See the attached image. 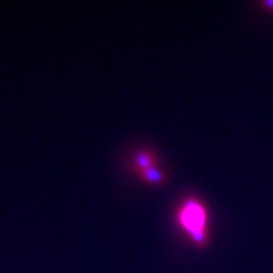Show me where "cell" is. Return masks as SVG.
<instances>
[{"label": "cell", "mask_w": 273, "mask_h": 273, "mask_svg": "<svg viewBox=\"0 0 273 273\" xmlns=\"http://www.w3.org/2000/svg\"><path fill=\"white\" fill-rule=\"evenodd\" d=\"M177 224L197 248L210 243V216L204 202L195 196L181 201L177 209Z\"/></svg>", "instance_id": "obj_1"}, {"label": "cell", "mask_w": 273, "mask_h": 273, "mask_svg": "<svg viewBox=\"0 0 273 273\" xmlns=\"http://www.w3.org/2000/svg\"><path fill=\"white\" fill-rule=\"evenodd\" d=\"M157 165V158H156L155 153L151 151H142V152L136 153L133 161V170L135 174L141 175L145 171L155 168Z\"/></svg>", "instance_id": "obj_2"}, {"label": "cell", "mask_w": 273, "mask_h": 273, "mask_svg": "<svg viewBox=\"0 0 273 273\" xmlns=\"http://www.w3.org/2000/svg\"><path fill=\"white\" fill-rule=\"evenodd\" d=\"M259 6L264 12L273 14V0H268V2H260Z\"/></svg>", "instance_id": "obj_3"}]
</instances>
